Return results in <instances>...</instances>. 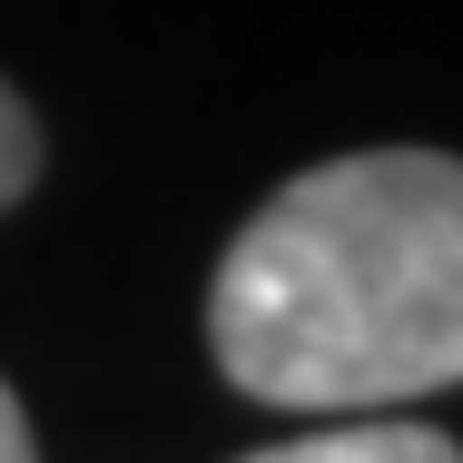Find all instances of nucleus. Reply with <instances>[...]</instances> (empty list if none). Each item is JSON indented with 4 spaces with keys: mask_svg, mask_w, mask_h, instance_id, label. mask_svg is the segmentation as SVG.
I'll use <instances>...</instances> for the list:
<instances>
[{
    "mask_svg": "<svg viewBox=\"0 0 463 463\" xmlns=\"http://www.w3.org/2000/svg\"><path fill=\"white\" fill-rule=\"evenodd\" d=\"M207 345L286 414H404L463 384V158L355 148L286 178L217 257Z\"/></svg>",
    "mask_w": 463,
    "mask_h": 463,
    "instance_id": "nucleus-1",
    "label": "nucleus"
},
{
    "mask_svg": "<svg viewBox=\"0 0 463 463\" xmlns=\"http://www.w3.org/2000/svg\"><path fill=\"white\" fill-rule=\"evenodd\" d=\"M237 463H463V444L414 424V414H335L326 434H286V444L237 454Z\"/></svg>",
    "mask_w": 463,
    "mask_h": 463,
    "instance_id": "nucleus-2",
    "label": "nucleus"
},
{
    "mask_svg": "<svg viewBox=\"0 0 463 463\" xmlns=\"http://www.w3.org/2000/svg\"><path fill=\"white\" fill-rule=\"evenodd\" d=\"M30 178H40V118H30L20 90L0 80V207H10V197H30Z\"/></svg>",
    "mask_w": 463,
    "mask_h": 463,
    "instance_id": "nucleus-3",
    "label": "nucleus"
},
{
    "mask_svg": "<svg viewBox=\"0 0 463 463\" xmlns=\"http://www.w3.org/2000/svg\"><path fill=\"white\" fill-rule=\"evenodd\" d=\"M0 463H40V444H30V414H20V394L0 384Z\"/></svg>",
    "mask_w": 463,
    "mask_h": 463,
    "instance_id": "nucleus-4",
    "label": "nucleus"
}]
</instances>
